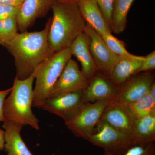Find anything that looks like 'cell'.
Listing matches in <instances>:
<instances>
[{"instance_id":"cell-22","label":"cell","mask_w":155,"mask_h":155,"mask_svg":"<svg viewBox=\"0 0 155 155\" xmlns=\"http://www.w3.org/2000/svg\"><path fill=\"white\" fill-rule=\"evenodd\" d=\"M108 31L102 35V38L110 49L118 56L130 57L133 54L127 51L123 42L116 38Z\"/></svg>"},{"instance_id":"cell-5","label":"cell","mask_w":155,"mask_h":155,"mask_svg":"<svg viewBox=\"0 0 155 155\" xmlns=\"http://www.w3.org/2000/svg\"><path fill=\"white\" fill-rule=\"evenodd\" d=\"M87 141L116 155L122 154L134 145L130 136L120 132L101 119Z\"/></svg>"},{"instance_id":"cell-8","label":"cell","mask_w":155,"mask_h":155,"mask_svg":"<svg viewBox=\"0 0 155 155\" xmlns=\"http://www.w3.org/2000/svg\"><path fill=\"white\" fill-rule=\"evenodd\" d=\"M137 74L132 75L118 87L114 101L127 104L140 99L149 92L154 82V75L148 72Z\"/></svg>"},{"instance_id":"cell-11","label":"cell","mask_w":155,"mask_h":155,"mask_svg":"<svg viewBox=\"0 0 155 155\" xmlns=\"http://www.w3.org/2000/svg\"><path fill=\"white\" fill-rule=\"evenodd\" d=\"M59 0H24L17 16L18 30L27 31L35 20L45 16Z\"/></svg>"},{"instance_id":"cell-14","label":"cell","mask_w":155,"mask_h":155,"mask_svg":"<svg viewBox=\"0 0 155 155\" xmlns=\"http://www.w3.org/2000/svg\"><path fill=\"white\" fill-rule=\"evenodd\" d=\"M144 57L133 55L130 57L118 56L109 77L117 87L122 85L129 78L137 74Z\"/></svg>"},{"instance_id":"cell-21","label":"cell","mask_w":155,"mask_h":155,"mask_svg":"<svg viewBox=\"0 0 155 155\" xmlns=\"http://www.w3.org/2000/svg\"><path fill=\"white\" fill-rule=\"evenodd\" d=\"M17 17H12L2 20L0 28V44L8 45L18 34Z\"/></svg>"},{"instance_id":"cell-24","label":"cell","mask_w":155,"mask_h":155,"mask_svg":"<svg viewBox=\"0 0 155 155\" xmlns=\"http://www.w3.org/2000/svg\"><path fill=\"white\" fill-rule=\"evenodd\" d=\"M101 12L108 27L111 31L112 14L114 0H95Z\"/></svg>"},{"instance_id":"cell-7","label":"cell","mask_w":155,"mask_h":155,"mask_svg":"<svg viewBox=\"0 0 155 155\" xmlns=\"http://www.w3.org/2000/svg\"><path fill=\"white\" fill-rule=\"evenodd\" d=\"M84 91L70 92L48 98L41 108L59 116L65 123L69 122L77 116L88 103L84 100Z\"/></svg>"},{"instance_id":"cell-19","label":"cell","mask_w":155,"mask_h":155,"mask_svg":"<svg viewBox=\"0 0 155 155\" xmlns=\"http://www.w3.org/2000/svg\"><path fill=\"white\" fill-rule=\"evenodd\" d=\"M134 1L114 0L111 31L119 34L125 30L126 27L127 14Z\"/></svg>"},{"instance_id":"cell-6","label":"cell","mask_w":155,"mask_h":155,"mask_svg":"<svg viewBox=\"0 0 155 155\" xmlns=\"http://www.w3.org/2000/svg\"><path fill=\"white\" fill-rule=\"evenodd\" d=\"M112 100L87 103L77 116L65 125L74 135L87 140Z\"/></svg>"},{"instance_id":"cell-4","label":"cell","mask_w":155,"mask_h":155,"mask_svg":"<svg viewBox=\"0 0 155 155\" xmlns=\"http://www.w3.org/2000/svg\"><path fill=\"white\" fill-rule=\"evenodd\" d=\"M72 56L70 48L64 49L54 53L35 69L33 107L41 108Z\"/></svg>"},{"instance_id":"cell-13","label":"cell","mask_w":155,"mask_h":155,"mask_svg":"<svg viewBox=\"0 0 155 155\" xmlns=\"http://www.w3.org/2000/svg\"><path fill=\"white\" fill-rule=\"evenodd\" d=\"M117 89L118 87L108 78L95 75L89 80L87 87L84 91V100L86 103H90L114 99Z\"/></svg>"},{"instance_id":"cell-26","label":"cell","mask_w":155,"mask_h":155,"mask_svg":"<svg viewBox=\"0 0 155 155\" xmlns=\"http://www.w3.org/2000/svg\"><path fill=\"white\" fill-rule=\"evenodd\" d=\"M155 69V51H153L146 57H144L140 68L137 73L153 70Z\"/></svg>"},{"instance_id":"cell-31","label":"cell","mask_w":155,"mask_h":155,"mask_svg":"<svg viewBox=\"0 0 155 155\" xmlns=\"http://www.w3.org/2000/svg\"><path fill=\"white\" fill-rule=\"evenodd\" d=\"M61 1H64V2H77L80 0H61Z\"/></svg>"},{"instance_id":"cell-30","label":"cell","mask_w":155,"mask_h":155,"mask_svg":"<svg viewBox=\"0 0 155 155\" xmlns=\"http://www.w3.org/2000/svg\"><path fill=\"white\" fill-rule=\"evenodd\" d=\"M148 93L154 101H155V82L152 84L150 87Z\"/></svg>"},{"instance_id":"cell-28","label":"cell","mask_w":155,"mask_h":155,"mask_svg":"<svg viewBox=\"0 0 155 155\" xmlns=\"http://www.w3.org/2000/svg\"><path fill=\"white\" fill-rule=\"evenodd\" d=\"M24 0H0V5L21 7Z\"/></svg>"},{"instance_id":"cell-3","label":"cell","mask_w":155,"mask_h":155,"mask_svg":"<svg viewBox=\"0 0 155 155\" xmlns=\"http://www.w3.org/2000/svg\"><path fill=\"white\" fill-rule=\"evenodd\" d=\"M34 73L24 79L15 78L9 96L4 103L5 122L22 125H29L39 130V121L31 110L33 104Z\"/></svg>"},{"instance_id":"cell-23","label":"cell","mask_w":155,"mask_h":155,"mask_svg":"<svg viewBox=\"0 0 155 155\" xmlns=\"http://www.w3.org/2000/svg\"><path fill=\"white\" fill-rule=\"evenodd\" d=\"M104 155L113 154L104 150ZM119 155H155V146L154 143L144 145H134L127 150L125 153Z\"/></svg>"},{"instance_id":"cell-25","label":"cell","mask_w":155,"mask_h":155,"mask_svg":"<svg viewBox=\"0 0 155 155\" xmlns=\"http://www.w3.org/2000/svg\"><path fill=\"white\" fill-rule=\"evenodd\" d=\"M20 7L0 5V20L12 17H17Z\"/></svg>"},{"instance_id":"cell-16","label":"cell","mask_w":155,"mask_h":155,"mask_svg":"<svg viewBox=\"0 0 155 155\" xmlns=\"http://www.w3.org/2000/svg\"><path fill=\"white\" fill-rule=\"evenodd\" d=\"M130 138L134 145L151 144L155 141V114L134 119Z\"/></svg>"},{"instance_id":"cell-1","label":"cell","mask_w":155,"mask_h":155,"mask_svg":"<svg viewBox=\"0 0 155 155\" xmlns=\"http://www.w3.org/2000/svg\"><path fill=\"white\" fill-rule=\"evenodd\" d=\"M51 20L49 18L40 31L18 33L6 47L14 58L17 79L29 77L41 64L55 53L50 46L48 37Z\"/></svg>"},{"instance_id":"cell-10","label":"cell","mask_w":155,"mask_h":155,"mask_svg":"<svg viewBox=\"0 0 155 155\" xmlns=\"http://www.w3.org/2000/svg\"><path fill=\"white\" fill-rule=\"evenodd\" d=\"M84 32L89 38L90 50L97 70L109 75L118 56L110 49L101 36L87 23Z\"/></svg>"},{"instance_id":"cell-17","label":"cell","mask_w":155,"mask_h":155,"mask_svg":"<svg viewBox=\"0 0 155 155\" xmlns=\"http://www.w3.org/2000/svg\"><path fill=\"white\" fill-rule=\"evenodd\" d=\"M5 128V149L7 155H33L26 146L21 133L23 126L8 122H4Z\"/></svg>"},{"instance_id":"cell-29","label":"cell","mask_w":155,"mask_h":155,"mask_svg":"<svg viewBox=\"0 0 155 155\" xmlns=\"http://www.w3.org/2000/svg\"><path fill=\"white\" fill-rule=\"evenodd\" d=\"M5 131L0 127V151L5 149Z\"/></svg>"},{"instance_id":"cell-15","label":"cell","mask_w":155,"mask_h":155,"mask_svg":"<svg viewBox=\"0 0 155 155\" xmlns=\"http://www.w3.org/2000/svg\"><path fill=\"white\" fill-rule=\"evenodd\" d=\"M90 40L84 33H81L70 46L72 55L75 56L80 62L82 71L89 81L95 75L98 71L89 48Z\"/></svg>"},{"instance_id":"cell-9","label":"cell","mask_w":155,"mask_h":155,"mask_svg":"<svg viewBox=\"0 0 155 155\" xmlns=\"http://www.w3.org/2000/svg\"><path fill=\"white\" fill-rule=\"evenodd\" d=\"M89 81L79 69L77 62L71 58L53 87L48 98L70 92L84 90L87 87Z\"/></svg>"},{"instance_id":"cell-12","label":"cell","mask_w":155,"mask_h":155,"mask_svg":"<svg viewBox=\"0 0 155 155\" xmlns=\"http://www.w3.org/2000/svg\"><path fill=\"white\" fill-rule=\"evenodd\" d=\"M100 119L105 121L120 132L130 135L134 118L124 104L112 100Z\"/></svg>"},{"instance_id":"cell-20","label":"cell","mask_w":155,"mask_h":155,"mask_svg":"<svg viewBox=\"0 0 155 155\" xmlns=\"http://www.w3.org/2000/svg\"><path fill=\"white\" fill-rule=\"evenodd\" d=\"M125 105L134 119L155 114V101L148 93L140 99Z\"/></svg>"},{"instance_id":"cell-27","label":"cell","mask_w":155,"mask_h":155,"mask_svg":"<svg viewBox=\"0 0 155 155\" xmlns=\"http://www.w3.org/2000/svg\"><path fill=\"white\" fill-rule=\"evenodd\" d=\"M11 88L0 91V122H4L5 118L4 116V105L5 100L11 92Z\"/></svg>"},{"instance_id":"cell-2","label":"cell","mask_w":155,"mask_h":155,"mask_svg":"<svg viewBox=\"0 0 155 155\" xmlns=\"http://www.w3.org/2000/svg\"><path fill=\"white\" fill-rule=\"evenodd\" d=\"M52 10L53 15L48 37L50 46L56 53L70 48L84 32L87 23L77 2L59 0Z\"/></svg>"},{"instance_id":"cell-18","label":"cell","mask_w":155,"mask_h":155,"mask_svg":"<svg viewBox=\"0 0 155 155\" xmlns=\"http://www.w3.org/2000/svg\"><path fill=\"white\" fill-rule=\"evenodd\" d=\"M81 13L86 23L101 35L110 31L101 12L95 0H80L77 2Z\"/></svg>"}]
</instances>
